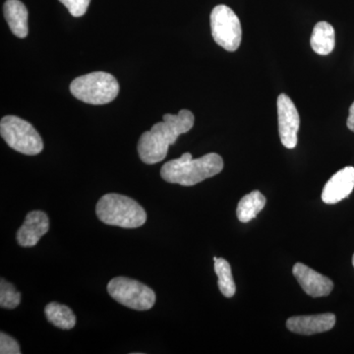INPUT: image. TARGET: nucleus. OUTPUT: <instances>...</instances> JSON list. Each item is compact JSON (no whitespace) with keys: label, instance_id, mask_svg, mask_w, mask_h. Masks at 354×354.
I'll use <instances>...</instances> for the list:
<instances>
[{"label":"nucleus","instance_id":"1","mask_svg":"<svg viewBox=\"0 0 354 354\" xmlns=\"http://www.w3.org/2000/svg\"><path fill=\"white\" fill-rule=\"evenodd\" d=\"M194 120V115L187 109H183L178 114H165L162 122L156 123L150 131L140 137L137 149L142 162L153 165L165 160L169 147L174 145L181 134L191 130Z\"/></svg>","mask_w":354,"mask_h":354},{"label":"nucleus","instance_id":"2","mask_svg":"<svg viewBox=\"0 0 354 354\" xmlns=\"http://www.w3.org/2000/svg\"><path fill=\"white\" fill-rule=\"evenodd\" d=\"M223 169V160L218 153H209L192 158L190 153H185L179 158L165 162L160 176L167 183L193 186L216 176Z\"/></svg>","mask_w":354,"mask_h":354},{"label":"nucleus","instance_id":"3","mask_svg":"<svg viewBox=\"0 0 354 354\" xmlns=\"http://www.w3.org/2000/svg\"><path fill=\"white\" fill-rule=\"evenodd\" d=\"M95 213L106 225L122 228L140 227L147 221L146 211L141 205L116 193L104 195L97 202Z\"/></svg>","mask_w":354,"mask_h":354},{"label":"nucleus","instance_id":"4","mask_svg":"<svg viewBox=\"0 0 354 354\" xmlns=\"http://www.w3.org/2000/svg\"><path fill=\"white\" fill-rule=\"evenodd\" d=\"M70 92L79 101L99 106L115 100L120 93V84L106 72H92L74 79L70 84Z\"/></svg>","mask_w":354,"mask_h":354},{"label":"nucleus","instance_id":"5","mask_svg":"<svg viewBox=\"0 0 354 354\" xmlns=\"http://www.w3.org/2000/svg\"><path fill=\"white\" fill-rule=\"evenodd\" d=\"M0 134L7 145L24 155L36 156L44 150L43 139L36 128L18 116H4L0 122Z\"/></svg>","mask_w":354,"mask_h":354},{"label":"nucleus","instance_id":"6","mask_svg":"<svg viewBox=\"0 0 354 354\" xmlns=\"http://www.w3.org/2000/svg\"><path fill=\"white\" fill-rule=\"evenodd\" d=\"M108 291L118 304L138 311L153 308L156 304V293L153 290L138 281L125 277L111 279Z\"/></svg>","mask_w":354,"mask_h":354},{"label":"nucleus","instance_id":"7","mask_svg":"<svg viewBox=\"0 0 354 354\" xmlns=\"http://www.w3.org/2000/svg\"><path fill=\"white\" fill-rule=\"evenodd\" d=\"M212 36L218 46L227 51H235L241 44V21L232 8L216 6L211 13Z\"/></svg>","mask_w":354,"mask_h":354},{"label":"nucleus","instance_id":"8","mask_svg":"<svg viewBox=\"0 0 354 354\" xmlns=\"http://www.w3.org/2000/svg\"><path fill=\"white\" fill-rule=\"evenodd\" d=\"M279 133L281 143L288 149L297 145V133L300 118L295 104L288 95L281 94L278 97Z\"/></svg>","mask_w":354,"mask_h":354},{"label":"nucleus","instance_id":"9","mask_svg":"<svg viewBox=\"0 0 354 354\" xmlns=\"http://www.w3.org/2000/svg\"><path fill=\"white\" fill-rule=\"evenodd\" d=\"M292 272L302 290L310 297H328L334 288V283L329 278L302 263H297L293 267Z\"/></svg>","mask_w":354,"mask_h":354},{"label":"nucleus","instance_id":"10","mask_svg":"<svg viewBox=\"0 0 354 354\" xmlns=\"http://www.w3.org/2000/svg\"><path fill=\"white\" fill-rule=\"evenodd\" d=\"M354 189V167H346L335 174L326 183L322 201L334 205L348 198Z\"/></svg>","mask_w":354,"mask_h":354},{"label":"nucleus","instance_id":"11","mask_svg":"<svg viewBox=\"0 0 354 354\" xmlns=\"http://www.w3.org/2000/svg\"><path fill=\"white\" fill-rule=\"evenodd\" d=\"M50 230V220L43 211H32L26 216L17 232V242L22 247L36 246L39 239Z\"/></svg>","mask_w":354,"mask_h":354},{"label":"nucleus","instance_id":"12","mask_svg":"<svg viewBox=\"0 0 354 354\" xmlns=\"http://www.w3.org/2000/svg\"><path fill=\"white\" fill-rule=\"evenodd\" d=\"M335 315L333 313L318 315L290 317L286 321V328L298 335H311L332 330L335 325Z\"/></svg>","mask_w":354,"mask_h":354},{"label":"nucleus","instance_id":"13","mask_svg":"<svg viewBox=\"0 0 354 354\" xmlns=\"http://www.w3.org/2000/svg\"><path fill=\"white\" fill-rule=\"evenodd\" d=\"M3 12L11 32L18 38H26L29 32V28H28L29 13L23 2L20 0H6L3 6Z\"/></svg>","mask_w":354,"mask_h":354},{"label":"nucleus","instance_id":"14","mask_svg":"<svg viewBox=\"0 0 354 354\" xmlns=\"http://www.w3.org/2000/svg\"><path fill=\"white\" fill-rule=\"evenodd\" d=\"M312 50L320 55H328L335 48V30L328 22L317 23L311 36Z\"/></svg>","mask_w":354,"mask_h":354},{"label":"nucleus","instance_id":"15","mask_svg":"<svg viewBox=\"0 0 354 354\" xmlns=\"http://www.w3.org/2000/svg\"><path fill=\"white\" fill-rule=\"evenodd\" d=\"M267 200L260 191H252L239 201L236 209L237 218L241 223H249L264 209Z\"/></svg>","mask_w":354,"mask_h":354},{"label":"nucleus","instance_id":"16","mask_svg":"<svg viewBox=\"0 0 354 354\" xmlns=\"http://www.w3.org/2000/svg\"><path fill=\"white\" fill-rule=\"evenodd\" d=\"M48 322L62 330H71L75 327L76 316L66 305L50 302L44 308Z\"/></svg>","mask_w":354,"mask_h":354},{"label":"nucleus","instance_id":"17","mask_svg":"<svg viewBox=\"0 0 354 354\" xmlns=\"http://www.w3.org/2000/svg\"><path fill=\"white\" fill-rule=\"evenodd\" d=\"M215 272L218 278V285L221 292L227 298L234 297L236 292V286L230 263L223 258H218L215 261Z\"/></svg>","mask_w":354,"mask_h":354},{"label":"nucleus","instance_id":"18","mask_svg":"<svg viewBox=\"0 0 354 354\" xmlns=\"http://www.w3.org/2000/svg\"><path fill=\"white\" fill-rule=\"evenodd\" d=\"M21 293L12 283L1 279L0 281V306L6 309H15L19 306Z\"/></svg>","mask_w":354,"mask_h":354},{"label":"nucleus","instance_id":"19","mask_svg":"<svg viewBox=\"0 0 354 354\" xmlns=\"http://www.w3.org/2000/svg\"><path fill=\"white\" fill-rule=\"evenodd\" d=\"M73 17H81L87 12L91 0H59Z\"/></svg>","mask_w":354,"mask_h":354},{"label":"nucleus","instance_id":"20","mask_svg":"<svg viewBox=\"0 0 354 354\" xmlns=\"http://www.w3.org/2000/svg\"><path fill=\"white\" fill-rule=\"evenodd\" d=\"M0 353L21 354L19 344L13 337L1 333L0 334Z\"/></svg>","mask_w":354,"mask_h":354},{"label":"nucleus","instance_id":"21","mask_svg":"<svg viewBox=\"0 0 354 354\" xmlns=\"http://www.w3.org/2000/svg\"><path fill=\"white\" fill-rule=\"evenodd\" d=\"M346 124H348V129L354 132V102L351 104V109H349V115Z\"/></svg>","mask_w":354,"mask_h":354},{"label":"nucleus","instance_id":"22","mask_svg":"<svg viewBox=\"0 0 354 354\" xmlns=\"http://www.w3.org/2000/svg\"><path fill=\"white\" fill-rule=\"evenodd\" d=\"M353 267H354V254H353Z\"/></svg>","mask_w":354,"mask_h":354}]
</instances>
